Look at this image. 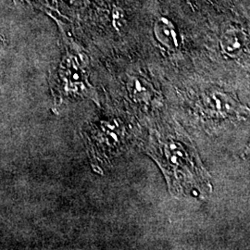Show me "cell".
<instances>
[{
	"instance_id": "cell-1",
	"label": "cell",
	"mask_w": 250,
	"mask_h": 250,
	"mask_svg": "<svg viewBox=\"0 0 250 250\" xmlns=\"http://www.w3.org/2000/svg\"><path fill=\"white\" fill-rule=\"evenodd\" d=\"M162 143L163 144L160 147L162 149L161 151H162V156L164 158V165H166V167L170 166V169L168 168L166 170L171 171V176L173 175V178H178L180 173H183L182 174L183 179H188L187 175L184 172V171H188V173L195 180L197 179L202 184L208 185L206 180L204 179L201 180V178L197 177V175H194V171L203 174V170H201L200 168H197L196 161L194 160V155L190 154L185 146H183L182 144H179V142H176L174 140H167L166 142H162ZM188 182L189 187H191L188 179Z\"/></svg>"
},
{
	"instance_id": "cell-2",
	"label": "cell",
	"mask_w": 250,
	"mask_h": 250,
	"mask_svg": "<svg viewBox=\"0 0 250 250\" xmlns=\"http://www.w3.org/2000/svg\"><path fill=\"white\" fill-rule=\"evenodd\" d=\"M221 45L224 53L232 58H236L246 48L247 36L238 29L227 30L222 36Z\"/></svg>"
},
{
	"instance_id": "cell-3",
	"label": "cell",
	"mask_w": 250,
	"mask_h": 250,
	"mask_svg": "<svg viewBox=\"0 0 250 250\" xmlns=\"http://www.w3.org/2000/svg\"><path fill=\"white\" fill-rule=\"evenodd\" d=\"M154 31L157 38L169 47H175L178 45L177 33L172 22L168 19L161 18L156 21Z\"/></svg>"
},
{
	"instance_id": "cell-4",
	"label": "cell",
	"mask_w": 250,
	"mask_h": 250,
	"mask_svg": "<svg viewBox=\"0 0 250 250\" xmlns=\"http://www.w3.org/2000/svg\"><path fill=\"white\" fill-rule=\"evenodd\" d=\"M43 1H45V3L47 4V1H48V0H43Z\"/></svg>"
}]
</instances>
